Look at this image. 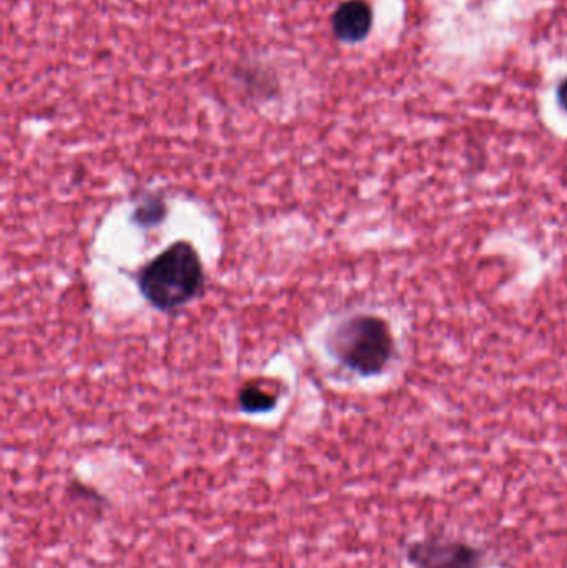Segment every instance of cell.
<instances>
[{
  "instance_id": "4",
  "label": "cell",
  "mask_w": 567,
  "mask_h": 568,
  "mask_svg": "<svg viewBox=\"0 0 567 568\" xmlns=\"http://www.w3.org/2000/svg\"><path fill=\"white\" fill-rule=\"evenodd\" d=\"M372 22V9L365 0H348L333 16V32L343 42H360L368 36Z\"/></svg>"
},
{
  "instance_id": "1",
  "label": "cell",
  "mask_w": 567,
  "mask_h": 568,
  "mask_svg": "<svg viewBox=\"0 0 567 568\" xmlns=\"http://www.w3.org/2000/svg\"><path fill=\"white\" fill-rule=\"evenodd\" d=\"M136 284L150 306L170 313L202 296L205 268L195 246L179 240L140 270Z\"/></svg>"
},
{
  "instance_id": "3",
  "label": "cell",
  "mask_w": 567,
  "mask_h": 568,
  "mask_svg": "<svg viewBox=\"0 0 567 568\" xmlns=\"http://www.w3.org/2000/svg\"><path fill=\"white\" fill-rule=\"evenodd\" d=\"M415 568H483L485 556L478 547L443 537L415 540L406 550Z\"/></svg>"
},
{
  "instance_id": "7",
  "label": "cell",
  "mask_w": 567,
  "mask_h": 568,
  "mask_svg": "<svg viewBox=\"0 0 567 568\" xmlns=\"http://www.w3.org/2000/svg\"><path fill=\"white\" fill-rule=\"evenodd\" d=\"M558 99L559 103L563 105V109L567 110V80H565V82L561 83V87H559Z\"/></svg>"
},
{
  "instance_id": "2",
  "label": "cell",
  "mask_w": 567,
  "mask_h": 568,
  "mask_svg": "<svg viewBox=\"0 0 567 568\" xmlns=\"http://www.w3.org/2000/svg\"><path fill=\"white\" fill-rule=\"evenodd\" d=\"M328 349L353 373L376 376L392 359L395 341L385 320L358 314L335 327L328 339Z\"/></svg>"
},
{
  "instance_id": "6",
  "label": "cell",
  "mask_w": 567,
  "mask_h": 568,
  "mask_svg": "<svg viewBox=\"0 0 567 568\" xmlns=\"http://www.w3.org/2000/svg\"><path fill=\"white\" fill-rule=\"evenodd\" d=\"M166 215H169V206L165 199L160 193L149 192L143 193L142 199L135 203L132 222L139 229L150 230L165 222Z\"/></svg>"
},
{
  "instance_id": "5",
  "label": "cell",
  "mask_w": 567,
  "mask_h": 568,
  "mask_svg": "<svg viewBox=\"0 0 567 568\" xmlns=\"http://www.w3.org/2000/svg\"><path fill=\"white\" fill-rule=\"evenodd\" d=\"M279 393L270 389L263 381H250L240 389V409L246 414H263L275 409Z\"/></svg>"
}]
</instances>
